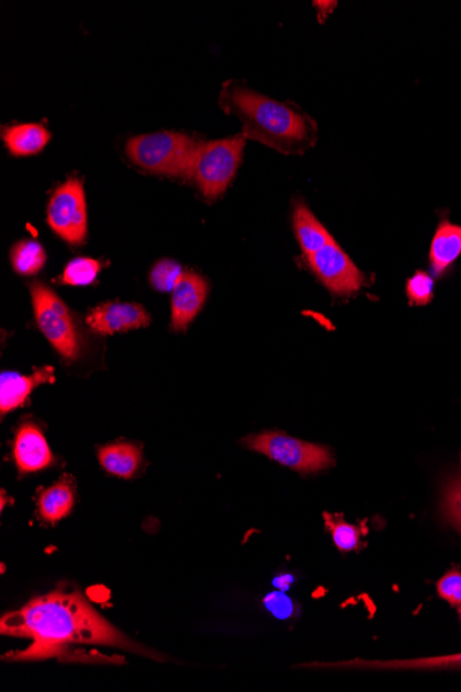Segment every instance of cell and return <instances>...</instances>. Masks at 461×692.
<instances>
[{
    "label": "cell",
    "instance_id": "cell-1",
    "mask_svg": "<svg viewBox=\"0 0 461 692\" xmlns=\"http://www.w3.org/2000/svg\"><path fill=\"white\" fill-rule=\"evenodd\" d=\"M3 636L30 638L28 648L4 655L7 661H44L64 657L76 644L108 646L145 653L111 625L79 592L57 589L32 599L0 620Z\"/></svg>",
    "mask_w": 461,
    "mask_h": 692
},
{
    "label": "cell",
    "instance_id": "cell-2",
    "mask_svg": "<svg viewBox=\"0 0 461 692\" xmlns=\"http://www.w3.org/2000/svg\"><path fill=\"white\" fill-rule=\"evenodd\" d=\"M219 104L224 113L241 121L246 138L285 156H301L318 141L316 122L298 105L269 99L241 82L222 84Z\"/></svg>",
    "mask_w": 461,
    "mask_h": 692
},
{
    "label": "cell",
    "instance_id": "cell-3",
    "mask_svg": "<svg viewBox=\"0 0 461 692\" xmlns=\"http://www.w3.org/2000/svg\"><path fill=\"white\" fill-rule=\"evenodd\" d=\"M199 140L177 132L148 133L129 138L126 156L147 173L193 180Z\"/></svg>",
    "mask_w": 461,
    "mask_h": 692
},
{
    "label": "cell",
    "instance_id": "cell-4",
    "mask_svg": "<svg viewBox=\"0 0 461 692\" xmlns=\"http://www.w3.org/2000/svg\"><path fill=\"white\" fill-rule=\"evenodd\" d=\"M245 144L243 133L222 140L199 141L193 180L206 200L215 201L230 188L241 167Z\"/></svg>",
    "mask_w": 461,
    "mask_h": 692
},
{
    "label": "cell",
    "instance_id": "cell-5",
    "mask_svg": "<svg viewBox=\"0 0 461 692\" xmlns=\"http://www.w3.org/2000/svg\"><path fill=\"white\" fill-rule=\"evenodd\" d=\"M242 444L304 476L335 466V457L327 446L306 443L279 431L247 435Z\"/></svg>",
    "mask_w": 461,
    "mask_h": 692
},
{
    "label": "cell",
    "instance_id": "cell-6",
    "mask_svg": "<svg viewBox=\"0 0 461 692\" xmlns=\"http://www.w3.org/2000/svg\"><path fill=\"white\" fill-rule=\"evenodd\" d=\"M30 291L42 333L64 359L76 360L81 353V338L66 303L42 282H34Z\"/></svg>",
    "mask_w": 461,
    "mask_h": 692
},
{
    "label": "cell",
    "instance_id": "cell-7",
    "mask_svg": "<svg viewBox=\"0 0 461 692\" xmlns=\"http://www.w3.org/2000/svg\"><path fill=\"white\" fill-rule=\"evenodd\" d=\"M47 223L64 241L83 243L88 234V206L81 180H68L55 191L47 207Z\"/></svg>",
    "mask_w": 461,
    "mask_h": 692
},
{
    "label": "cell",
    "instance_id": "cell-8",
    "mask_svg": "<svg viewBox=\"0 0 461 692\" xmlns=\"http://www.w3.org/2000/svg\"><path fill=\"white\" fill-rule=\"evenodd\" d=\"M307 263L333 295L357 294L365 284L364 274L336 241L307 257Z\"/></svg>",
    "mask_w": 461,
    "mask_h": 692
},
{
    "label": "cell",
    "instance_id": "cell-9",
    "mask_svg": "<svg viewBox=\"0 0 461 692\" xmlns=\"http://www.w3.org/2000/svg\"><path fill=\"white\" fill-rule=\"evenodd\" d=\"M151 322L146 308L135 303L110 302L97 306L88 316L89 328L100 334H114L148 327Z\"/></svg>",
    "mask_w": 461,
    "mask_h": 692
},
{
    "label": "cell",
    "instance_id": "cell-10",
    "mask_svg": "<svg viewBox=\"0 0 461 692\" xmlns=\"http://www.w3.org/2000/svg\"><path fill=\"white\" fill-rule=\"evenodd\" d=\"M209 286L203 276L184 271L172 294V329L184 331L204 307Z\"/></svg>",
    "mask_w": 461,
    "mask_h": 692
},
{
    "label": "cell",
    "instance_id": "cell-11",
    "mask_svg": "<svg viewBox=\"0 0 461 692\" xmlns=\"http://www.w3.org/2000/svg\"><path fill=\"white\" fill-rule=\"evenodd\" d=\"M13 454L15 465L23 475L45 470L55 462L44 433L34 423L21 426L15 435Z\"/></svg>",
    "mask_w": 461,
    "mask_h": 692
},
{
    "label": "cell",
    "instance_id": "cell-12",
    "mask_svg": "<svg viewBox=\"0 0 461 692\" xmlns=\"http://www.w3.org/2000/svg\"><path fill=\"white\" fill-rule=\"evenodd\" d=\"M309 667L360 670H461V653L442 657L395 659V661H365L353 659L335 663H312Z\"/></svg>",
    "mask_w": 461,
    "mask_h": 692
},
{
    "label": "cell",
    "instance_id": "cell-13",
    "mask_svg": "<svg viewBox=\"0 0 461 692\" xmlns=\"http://www.w3.org/2000/svg\"><path fill=\"white\" fill-rule=\"evenodd\" d=\"M51 382H55V368L53 366H45L31 376L15 374V372H3L2 377H0V412L7 415L23 407L34 388Z\"/></svg>",
    "mask_w": 461,
    "mask_h": 692
},
{
    "label": "cell",
    "instance_id": "cell-14",
    "mask_svg": "<svg viewBox=\"0 0 461 692\" xmlns=\"http://www.w3.org/2000/svg\"><path fill=\"white\" fill-rule=\"evenodd\" d=\"M461 254V226L443 218L434 234L430 249L433 274L442 276Z\"/></svg>",
    "mask_w": 461,
    "mask_h": 692
},
{
    "label": "cell",
    "instance_id": "cell-15",
    "mask_svg": "<svg viewBox=\"0 0 461 692\" xmlns=\"http://www.w3.org/2000/svg\"><path fill=\"white\" fill-rule=\"evenodd\" d=\"M293 225L296 237H298L306 257H310V254L335 241L331 232L304 204H298L295 207Z\"/></svg>",
    "mask_w": 461,
    "mask_h": 692
},
{
    "label": "cell",
    "instance_id": "cell-16",
    "mask_svg": "<svg viewBox=\"0 0 461 692\" xmlns=\"http://www.w3.org/2000/svg\"><path fill=\"white\" fill-rule=\"evenodd\" d=\"M39 514L42 520L56 524L72 512L76 504V492L71 478L62 477L60 481L44 489L39 497Z\"/></svg>",
    "mask_w": 461,
    "mask_h": 692
},
{
    "label": "cell",
    "instance_id": "cell-17",
    "mask_svg": "<svg viewBox=\"0 0 461 692\" xmlns=\"http://www.w3.org/2000/svg\"><path fill=\"white\" fill-rule=\"evenodd\" d=\"M50 133L38 124L9 126L3 131V141L15 157H30L44 150Z\"/></svg>",
    "mask_w": 461,
    "mask_h": 692
},
{
    "label": "cell",
    "instance_id": "cell-18",
    "mask_svg": "<svg viewBox=\"0 0 461 692\" xmlns=\"http://www.w3.org/2000/svg\"><path fill=\"white\" fill-rule=\"evenodd\" d=\"M141 450L135 444H111L99 450L100 465L110 475L120 478H131L139 470Z\"/></svg>",
    "mask_w": 461,
    "mask_h": 692
},
{
    "label": "cell",
    "instance_id": "cell-19",
    "mask_svg": "<svg viewBox=\"0 0 461 692\" xmlns=\"http://www.w3.org/2000/svg\"><path fill=\"white\" fill-rule=\"evenodd\" d=\"M326 531L342 553L358 552L362 547V526L347 523L342 514L323 513Z\"/></svg>",
    "mask_w": 461,
    "mask_h": 692
},
{
    "label": "cell",
    "instance_id": "cell-20",
    "mask_svg": "<svg viewBox=\"0 0 461 692\" xmlns=\"http://www.w3.org/2000/svg\"><path fill=\"white\" fill-rule=\"evenodd\" d=\"M46 263L44 247L35 241H21L12 250V264L21 275H34Z\"/></svg>",
    "mask_w": 461,
    "mask_h": 692
},
{
    "label": "cell",
    "instance_id": "cell-21",
    "mask_svg": "<svg viewBox=\"0 0 461 692\" xmlns=\"http://www.w3.org/2000/svg\"><path fill=\"white\" fill-rule=\"evenodd\" d=\"M441 515L461 535V476L450 477L442 488Z\"/></svg>",
    "mask_w": 461,
    "mask_h": 692
},
{
    "label": "cell",
    "instance_id": "cell-22",
    "mask_svg": "<svg viewBox=\"0 0 461 692\" xmlns=\"http://www.w3.org/2000/svg\"><path fill=\"white\" fill-rule=\"evenodd\" d=\"M102 270V263L89 258L73 259L64 270L61 282L66 285L84 286L93 284Z\"/></svg>",
    "mask_w": 461,
    "mask_h": 692
},
{
    "label": "cell",
    "instance_id": "cell-23",
    "mask_svg": "<svg viewBox=\"0 0 461 692\" xmlns=\"http://www.w3.org/2000/svg\"><path fill=\"white\" fill-rule=\"evenodd\" d=\"M184 270L173 260H161L151 270V285L159 292H173L182 279Z\"/></svg>",
    "mask_w": 461,
    "mask_h": 692
},
{
    "label": "cell",
    "instance_id": "cell-24",
    "mask_svg": "<svg viewBox=\"0 0 461 692\" xmlns=\"http://www.w3.org/2000/svg\"><path fill=\"white\" fill-rule=\"evenodd\" d=\"M406 295L413 306H426L434 297V280L426 271L418 270L407 280Z\"/></svg>",
    "mask_w": 461,
    "mask_h": 692
},
{
    "label": "cell",
    "instance_id": "cell-25",
    "mask_svg": "<svg viewBox=\"0 0 461 692\" xmlns=\"http://www.w3.org/2000/svg\"><path fill=\"white\" fill-rule=\"evenodd\" d=\"M439 598L450 605H461V571L458 568L449 569L437 582Z\"/></svg>",
    "mask_w": 461,
    "mask_h": 692
},
{
    "label": "cell",
    "instance_id": "cell-26",
    "mask_svg": "<svg viewBox=\"0 0 461 692\" xmlns=\"http://www.w3.org/2000/svg\"><path fill=\"white\" fill-rule=\"evenodd\" d=\"M264 606L278 620H289L295 614L293 601L283 592H273L263 600Z\"/></svg>",
    "mask_w": 461,
    "mask_h": 692
},
{
    "label": "cell",
    "instance_id": "cell-27",
    "mask_svg": "<svg viewBox=\"0 0 461 692\" xmlns=\"http://www.w3.org/2000/svg\"><path fill=\"white\" fill-rule=\"evenodd\" d=\"M293 580L295 578L291 577V575H284V577L275 578L273 583L274 587L279 590H288Z\"/></svg>",
    "mask_w": 461,
    "mask_h": 692
},
{
    "label": "cell",
    "instance_id": "cell-28",
    "mask_svg": "<svg viewBox=\"0 0 461 692\" xmlns=\"http://www.w3.org/2000/svg\"><path fill=\"white\" fill-rule=\"evenodd\" d=\"M458 609H459V617H460V622H461V605L458 606Z\"/></svg>",
    "mask_w": 461,
    "mask_h": 692
}]
</instances>
